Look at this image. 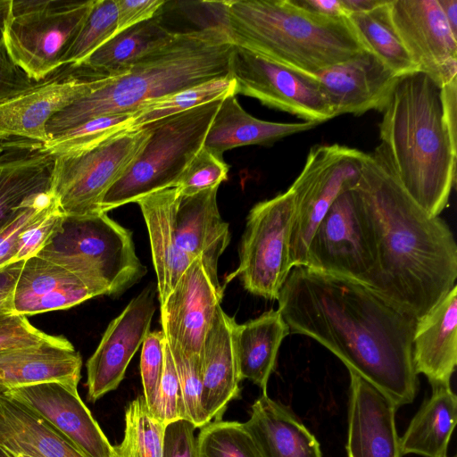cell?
Returning a JSON list of instances; mask_svg holds the SVG:
<instances>
[{"mask_svg":"<svg viewBox=\"0 0 457 457\" xmlns=\"http://www.w3.org/2000/svg\"><path fill=\"white\" fill-rule=\"evenodd\" d=\"M278 310L291 333L313 338L398 409L416 397L417 320L358 281L294 267Z\"/></svg>","mask_w":457,"mask_h":457,"instance_id":"cell-1","label":"cell"},{"mask_svg":"<svg viewBox=\"0 0 457 457\" xmlns=\"http://www.w3.org/2000/svg\"><path fill=\"white\" fill-rule=\"evenodd\" d=\"M373 221L377 261L366 285L419 320L453 288L457 245L448 224L423 211L377 147L354 186Z\"/></svg>","mask_w":457,"mask_h":457,"instance_id":"cell-2","label":"cell"},{"mask_svg":"<svg viewBox=\"0 0 457 457\" xmlns=\"http://www.w3.org/2000/svg\"><path fill=\"white\" fill-rule=\"evenodd\" d=\"M382 112L378 148L409 196L439 216L448 205L457 162L442 87L421 71L402 76Z\"/></svg>","mask_w":457,"mask_h":457,"instance_id":"cell-3","label":"cell"},{"mask_svg":"<svg viewBox=\"0 0 457 457\" xmlns=\"http://www.w3.org/2000/svg\"><path fill=\"white\" fill-rule=\"evenodd\" d=\"M232 46L224 28L217 23L176 32L168 44L124 73L98 77L89 92L50 119L49 139L94 118L133 114L145 104L228 76Z\"/></svg>","mask_w":457,"mask_h":457,"instance_id":"cell-4","label":"cell"},{"mask_svg":"<svg viewBox=\"0 0 457 457\" xmlns=\"http://www.w3.org/2000/svg\"><path fill=\"white\" fill-rule=\"evenodd\" d=\"M232 45L314 75L366 49L347 18L308 12L292 0L219 2Z\"/></svg>","mask_w":457,"mask_h":457,"instance_id":"cell-5","label":"cell"},{"mask_svg":"<svg viewBox=\"0 0 457 457\" xmlns=\"http://www.w3.org/2000/svg\"><path fill=\"white\" fill-rule=\"evenodd\" d=\"M74 274L96 296L119 295L146 273L132 232L107 212L65 215L37 254Z\"/></svg>","mask_w":457,"mask_h":457,"instance_id":"cell-6","label":"cell"},{"mask_svg":"<svg viewBox=\"0 0 457 457\" xmlns=\"http://www.w3.org/2000/svg\"><path fill=\"white\" fill-rule=\"evenodd\" d=\"M222 99L148 123L150 136L137 157L104 195L107 212L159 190L176 187L194 156L204 146Z\"/></svg>","mask_w":457,"mask_h":457,"instance_id":"cell-7","label":"cell"},{"mask_svg":"<svg viewBox=\"0 0 457 457\" xmlns=\"http://www.w3.org/2000/svg\"><path fill=\"white\" fill-rule=\"evenodd\" d=\"M95 0H10L3 41L12 61L40 81L63 65L64 57Z\"/></svg>","mask_w":457,"mask_h":457,"instance_id":"cell-8","label":"cell"},{"mask_svg":"<svg viewBox=\"0 0 457 457\" xmlns=\"http://www.w3.org/2000/svg\"><path fill=\"white\" fill-rule=\"evenodd\" d=\"M150 136L146 124L78 153L55 156L51 191L65 215L101 212L109 188L129 168Z\"/></svg>","mask_w":457,"mask_h":457,"instance_id":"cell-9","label":"cell"},{"mask_svg":"<svg viewBox=\"0 0 457 457\" xmlns=\"http://www.w3.org/2000/svg\"><path fill=\"white\" fill-rule=\"evenodd\" d=\"M366 153L338 144L313 145L288 190L294 216L289 260L292 268L304 266L312 237L336 201L357 183Z\"/></svg>","mask_w":457,"mask_h":457,"instance_id":"cell-10","label":"cell"},{"mask_svg":"<svg viewBox=\"0 0 457 457\" xmlns=\"http://www.w3.org/2000/svg\"><path fill=\"white\" fill-rule=\"evenodd\" d=\"M377 261L372 219L353 187L330 206L310 242L305 267L368 284Z\"/></svg>","mask_w":457,"mask_h":457,"instance_id":"cell-11","label":"cell"},{"mask_svg":"<svg viewBox=\"0 0 457 457\" xmlns=\"http://www.w3.org/2000/svg\"><path fill=\"white\" fill-rule=\"evenodd\" d=\"M294 216L290 191L257 203L249 212L234 273L249 293L278 300L291 270L290 235Z\"/></svg>","mask_w":457,"mask_h":457,"instance_id":"cell-12","label":"cell"},{"mask_svg":"<svg viewBox=\"0 0 457 457\" xmlns=\"http://www.w3.org/2000/svg\"><path fill=\"white\" fill-rule=\"evenodd\" d=\"M235 94L320 124L335 117L318 79L255 53L232 46L228 61Z\"/></svg>","mask_w":457,"mask_h":457,"instance_id":"cell-13","label":"cell"},{"mask_svg":"<svg viewBox=\"0 0 457 457\" xmlns=\"http://www.w3.org/2000/svg\"><path fill=\"white\" fill-rule=\"evenodd\" d=\"M98 77L82 66L62 65L28 91L0 104V138L47 144L50 119L89 92Z\"/></svg>","mask_w":457,"mask_h":457,"instance_id":"cell-14","label":"cell"},{"mask_svg":"<svg viewBox=\"0 0 457 457\" xmlns=\"http://www.w3.org/2000/svg\"><path fill=\"white\" fill-rule=\"evenodd\" d=\"M393 25L419 71L440 87L457 78V37L438 0H389Z\"/></svg>","mask_w":457,"mask_h":457,"instance_id":"cell-15","label":"cell"},{"mask_svg":"<svg viewBox=\"0 0 457 457\" xmlns=\"http://www.w3.org/2000/svg\"><path fill=\"white\" fill-rule=\"evenodd\" d=\"M154 312V291L145 287L109 323L86 364L88 400L96 402L120 386L129 363L150 332Z\"/></svg>","mask_w":457,"mask_h":457,"instance_id":"cell-16","label":"cell"},{"mask_svg":"<svg viewBox=\"0 0 457 457\" xmlns=\"http://www.w3.org/2000/svg\"><path fill=\"white\" fill-rule=\"evenodd\" d=\"M4 395L45 420L86 457H111L112 445L81 400L78 386L53 381Z\"/></svg>","mask_w":457,"mask_h":457,"instance_id":"cell-17","label":"cell"},{"mask_svg":"<svg viewBox=\"0 0 457 457\" xmlns=\"http://www.w3.org/2000/svg\"><path fill=\"white\" fill-rule=\"evenodd\" d=\"M222 296L196 257L161 304V322L167 341L187 353L201 357Z\"/></svg>","mask_w":457,"mask_h":457,"instance_id":"cell-18","label":"cell"},{"mask_svg":"<svg viewBox=\"0 0 457 457\" xmlns=\"http://www.w3.org/2000/svg\"><path fill=\"white\" fill-rule=\"evenodd\" d=\"M313 76L320 82L335 117L382 112L401 78L367 49Z\"/></svg>","mask_w":457,"mask_h":457,"instance_id":"cell-19","label":"cell"},{"mask_svg":"<svg viewBox=\"0 0 457 457\" xmlns=\"http://www.w3.org/2000/svg\"><path fill=\"white\" fill-rule=\"evenodd\" d=\"M54 161L45 144L0 138V231L37 196L51 191Z\"/></svg>","mask_w":457,"mask_h":457,"instance_id":"cell-20","label":"cell"},{"mask_svg":"<svg viewBox=\"0 0 457 457\" xmlns=\"http://www.w3.org/2000/svg\"><path fill=\"white\" fill-rule=\"evenodd\" d=\"M219 187L180 195L174 210L173 227L179 247L193 259L199 257L214 288L223 295L218 262L230 241L228 224L219 212Z\"/></svg>","mask_w":457,"mask_h":457,"instance_id":"cell-21","label":"cell"},{"mask_svg":"<svg viewBox=\"0 0 457 457\" xmlns=\"http://www.w3.org/2000/svg\"><path fill=\"white\" fill-rule=\"evenodd\" d=\"M350 374L347 457H402L396 407L353 370Z\"/></svg>","mask_w":457,"mask_h":457,"instance_id":"cell-22","label":"cell"},{"mask_svg":"<svg viewBox=\"0 0 457 457\" xmlns=\"http://www.w3.org/2000/svg\"><path fill=\"white\" fill-rule=\"evenodd\" d=\"M82 359L63 336H52L39 345L0 353V394L58 381L78 386Z\"/></svg>","mask_w":457,"mask_h":457,"instance_id":"cell-23","label":"cell"},{"mask_svg":"<svg viewBox=\"0 0 457 457\" xmlns=\"http://www.w3.org/2000/svg\"><path fill=\"white\" fill-rule=\"evenodd\" d=\"M416 374L430 386L451 385L457 364V286L428 313L417 320L412 340Z\"/></svg>","mask_w":457,"mask_h":457,"instance_id":"cell-24","label":"cell"},{"mask_svg":"<svg viewBox=\"0 0 457 457\" xmlns=\"http://www.w3.org/2000/svg\"><path fill=\"white\" fill-rule=\"evenodd\" d=\"M235 319L219 307L205 337L202 361V407L207 422L222 420L229 402L240 395L233 347Z\"/></svg>","mask_w":457,"mask_h":457,"instance_id":"cell-25","label":"cell"},{"mask_svg":"<svg viewBox=\"0 0 457 457\" xmlns=\"http://www.w3.org/2000/svg\"><path fill=\"white\" fill-rule=\"evenodd\" d=\"M245 423L261 457H322L316 436L286 405L262 394Z\"/></svg>","mask_w":457,"mask_h":457,"instance_id":"cell-26","label":"cell"},{"mask_svg":"<svg viewBox=\"0 0 457 457\" xmlns=\"http://www.w3.org/2000/svg\"><path fill=\"white\" fill-rule=\"evenodd\" d=\"M178 197L177 187H170L151 193L136 202L148 229L160 304L164 303L183 272L195 260L186 254L176 241L173 215Z\"/></svg>","mask_w":457,"mask_h":457,"instance_id":"cell-27","label":"cell"},{"mask_svg":"<svg viewBox=\"0 0 457 457\" xmlns=\"http://www.w3.org/2000/svg\"><path fill=\"white\" fill-rule=\"evenodd\" d=\"M290 333L279 310H270L232 328L233 347L239 380L248 379L267 394L283 339Z\"/></svg>","mask_w":457,"mask_h":457,"instance_id":"cell-28","label":"cell"},{"mask_svg":"<svg viewBox=\"0 0 457 457\" xmlns=\"http://www.w3.org/2000/svg\"><path fill=\"white\" fill-rule=\"evenodd\" d=\"M0 446L29 457H86L45 420L0 394Z\"/></svg>","mask_w":457,"mask_h":457,"instance_id":"cell-29","label":"cell"},{"mask_svg":"<svg viewBox=\"0 0 457 457\" xmlns=\"http://www.w3.org/2000/svg\"><path fill=\"white\" fill-rule=\"evenodd\" d=\"M317 125L308 121L282 123L259 120L246 112L235 96H229L221 100L204 146L223 155L238 146L272 144Z\"/></svg>","mask_w":457,"mask_h":457,"instance_id":"cell-30","label":"cell"},{"mask_svg":"<svg viewBox=\"0 0 457 457\" xmlns=\"http://www.w3.org/2000/svg\"><path fill=\"white\" fill-rule=\"evenodd\" d=\"M432 393L400 438L402 456L448 457L447 448L457 421V397L451 385L432 386Z\"/></svg>","mask_w":457,"mask_h":457,"instance_id":"cell-31","label":"cell"},{"mask_svg":"<svg viewBox=\"0 0 457 457\" xmlns=\"http://www.w3.org/2000/svg\"><path fill=\"white\" fill-rule=\"evenodd\" d=\"M175 33L162 24L158 14L118 33L77 66L99 76L120 75L133 63L168 44Z\"/></svg>","mask_w":457,"mask_h":457,"instance_id":"cell-32","label":"cell"},{"mask_svg":"<svg viewBox=\"0 0 457 457\" xmlns=\"http://www.w3.org/2000/svg\"><path fill=\"white\" fill-rule=\"evenodd\" d=\"M388 3L386 0L372 10L352 13L347 19L366 49L402 77L419 70L395 31Z\"/></svg>","mask_w":457,"mask_h":457,"instance_id":"cell-33","label":"cell"},{"mask_svg":"<svg viewBox=\"0 0 457 457\" xmlns=\"http://www.w3.org/2000/svg\"><path fill=\"white\" fill-rule=\"evenodd\" d=\"M235 89V81L229 75L181 89L143 104L132 114L129 129H137L204 104L236 96Z\"/></svg>","mask_w":457,"mask_h":457,"instance_id":"cell-34","label":"cell"},{"mask_svg":"<svg viewBox=\"0 0 457 457\" xmlns=\"http://www.w3.org/2000/svg\"><path fill=\"white\" fill-rule=\"evenodd\" d=\"M164 425L151 414L143 395L125 410L122 441L112 445L111 457H162Z\"/></svg>","mask_w":457,"mask_h":457,"instance_id":"cell-35","label":"cell"},{"mask_svg":"<svg viewBox=\"0 0 457 457\" xmlns=\"http://www.w3.org/2000/svg\"><path fill=\"white\" fill-rule=\"evenodd\" d=\"M82 283L66 269L37 255L24 261L14 291L16 314L25 315L38 299L67 285Z\"/></svg>","mask_w":457,"mask_h":457,"instance_id":"cell-36","label":"cell"},{"mask_svg":"<svg viewBox=\"0 0 457 457\" xmlns=\"http://www.w3.org/2000/svg\"><path fill=\"white\" fill-rule=\"evenodd\" d=\"M197 457H261L245 423L213 420L200 428Z\"/></svg>","mask_w":457,"mask_h":457,"instance_id":"cell-37","label":"cell"},{"mask_svg":"<svg viewBox=\"0 0 457 457\" xmlns=\"http://www.w3.org/2000/svg\"><path fill=\"white\" fill-rule=\"evenodd\" d=\"M116 28V0H95L86 21L64 57L63 65H79L114 36Z\"/></svg>","mask_w":457,"mask_h":457,"instance_id":"cell-38","label":"cell"},{"mask_svg":"<svg viewBox=\"0 0 457 457\" xmlns=\"http://www.w3.org/2000/svg\"><path fill=\"white\" fill-rule=\"evenodd\" d=\"M132 114H112L94 118L51 139L46 146L56 156L88 149L129 129Z\"/></svg>","mask_w":457,"mask_h":457,"instance_id":"cell-39","label":"cell"},{"mask_svg":"<svg viewBox=\"0 0 457 457\" xmlns=\"http://www.w3.org/2000/svg\"><path fill=\"white\" fill-rule=\"evenodd\" d=\"M167 342L181 386L186 420L191 422L196 428H200L208 424L201 401L203 390L201 357L187 353L176 344Z\"/></svg>","mask_w":457,"mask_h":457,"instance_id":"cell-40","label":"cell"},{"mask_svg":"<svg viewBox=\"0 0 457 457\" xmlns=\"http://www.w3.org/2000/svg\"><path fill=\"white\" fill-rule=\"evenodd\" d=\"M228 173V166L223 155L203 146L187 166L176 187L180 195H191L219 187Z\"/></svg>","mask_w":457,"mask_h":457,"instance_id":"cell-41","label":"cell"},{"mask_svg":"<svg viewBox=\"0 0 457 457\" xmlns=\"http://www.w3.org/2000/svg\"><path fill=\"white\" fill-rule=\"evenodd\" d=\"M149 411L164 426L172 421L186 420L181 386L166 337L163 372L155 401Z\"/></svg>","mask_w":457,"mask_h":457,"instance_id":"cell-42","label":"cell"},{"mask_svg":"<svg viewBox=\"0 0 457 457\" xmlns=\"http://www.w3.org/2000/svg\"><path fill=\"white\" fill-rule=\"evenodd\" d=\"M56 202L52 191L40 194L0 231V268L14 263L21 233L42 217Z\"/></svg>","mask_w":457,"mask_h":457,"instance_id":"cell-43","label":"cell"},{"mask_svg":"<svg viewBox=\"0 0 457 457\" xmlns=\"http://www.w3.org/2000/svg\"><path fill=\"white\" fill-rule=\"evenodd\" d=\"M165 335L162 330L149 332L142 344L140 373L144 398L150 410L155 401L164 364Z\"/></svg>","mask_w":457,"mask_h":457,"instance_id":"cell-44","label":"cell"},{"mask_svg":"<svg viewBox=\"0 0 457 457\" xmlns=\"http://www.w3.org/2000/svg\"><path fill=\"white\" fill-rule=\"evenodd\" d=\"M62 217V212L55 202L42 217L21 233L13 262H23L37 255L59 226Z\"/></svg>","mask_w":457,"mask_h":457,"instance_id":"cell-45","label":"cell"},{"mask_svg":"<svg viewBox=\"0 0 457 457\" xmlns=\"http://www.w3.org/2000/svg\"><path fill=\"white\" fill-rule=\"evenodd\" d=\"M52 337L34 327L25 315L16 314L0 328V353L7 350L39 345Z\"/></svg>","mask_w":457,"mask_h":457,"instance_id":"cell-46","label":"cell"},{"mask_svg":"<svg viewBox=\"0 0 457 457\" xmlns=\"http://www.w3.org/2000/svg\"><path fill=\"white\" fill-rule=\"evenodd\" d=\"M196 428L187 420L164 427L162 457H197Z\"/></svg>","mask_w":457,"mask_h":457,"instance_id":"cell-47","label":"cell"},{"mask_svg":"<svg viewBox=\"0 0 457 457\" xmlns=\"http://www.w3.org/2000/svg\"><path fill=\"white\" fill-rule=\"evenodd\" d=\"M37 82L12 61L2 39L0 41V104L28 91Z\"/></svg>","mask_w":457,"mask_h":457,"instance_id":"cell-48","label":"cell"},{"mask_svg":"<svg viewBox=\"0 0 457 457\" xmlns=\"http://www.w3.org/2000/svg\"><path fill=\"white\" fill-rule=\"evenodd\" d=\"M118 33L148 21L159 14L166 3L163 0H116ZM113 36V37H114Z\"/></svg>","mask_w":457,"mask_h":457,"instance_id":"cell-49","label":"cell"},{"mask_svg":"<svg viewBox=\"0 0 457 457\" xmlns=\"http://www.w3.org/2000/svg\"><path fill=\"white\" fill-rule=\"evenodd\" d=\"M23 262H17L0 268V328L16 315L14 291Z\"/></svg>","mask_w":457,"mask_h":457,"instance_id":"cell-50","label":"cell"},{"mask_svg":"<svg viewBox=\"0 0 457 457\" xmlns=\"http://www.w3.org/2000/svg\"><path fill=\"white\" fill-rule=\"evenodd\" d=\"M297 6L318 15L329 18H347L342 0H292Z\"/></svg>","mask_w":457,"mask_h":457,"instance_id":"cell-51","label":"cell"},{"mask_svg":"<svg viewBox=\"0 0 457 457\" xmlns=\"http://www.w3.org/2000/svg\"><path fill=\"white\" fill-rule=\"evenodd\" d=\"M386 1V0H342V3L349 16L352 13L372 10L383 4Z\"/></svg>","mask_w":457,"mask_h":457,"instance_id":"cell-52","label":"cell"},{"mask_svg":"<svg viewBox=\"0 0 457 457\" xmlns=\"http://www.w3.org/2000/svg\"><path fill=\"white\" fill-rule=\"evenodd\" d=\"M438 3L453 34L457 37V0H438Z\"/></svg>","mask_w":457,"mask_h":457,"instance_id":"cell-53","label":"cell"},{"mask_svg":"<svg viewBox=\"0 0 457 457\" xmlns=\"http://www.w3.org/2000/svg\"><path fill=\"white\" fill-rule=\"evenodd\" d=\"M10 0H0V41L3 39V29L9 10Z\"/></svg>","mask_w":457,"mask_h":457,"instance_id":"cell-54","label":"cell"},{"mask_svg":"<svg viewBox=\"0 0 457 457\" xmlns=\"http://www.w3.org/2000/svg\"><path fill=\"white\" fill-rule=\"evenodd\" d=\"M5 452V451H4ZM10 457H29V456H25V455H22V454H13V453H7L5 452Z\"/></svg>","mask_w":457,"mask_h":457,"instance_id":"cell-55","label":"cell"},{"mask_svg":"<svg viewBox=\"0 0 457 457\" xmlns=\"http://www.w3.org/2000/svg\"><path fill=\"white\" fill-rule=\"evenodd\" d=\"M0 457H10L0 446Z\"/></svg>","mask_w":457,"mask_h":457,"instance_id":"cell-56","label":"cell"},{"mask_svg":"<svg viewBox=\"0 0 457 457\" xmlns=\"http://www.w3.org/2000/svg\"><path fill=\"white\" fill-rule=\"evenodd\" d=\"M452 457H457L456 455H453Z\"/></svg>","mask_w":457,"mask_h":457,"instance_id":"cell-57","label":"cell"}]
</instances>
